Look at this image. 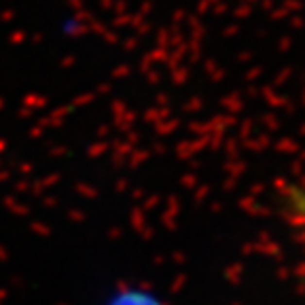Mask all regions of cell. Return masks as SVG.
Segmentation results:
<instances>
[{
	"instance_id": "cell-1",
	"label": "cell",
	"mask_w": 305,
	"mask_h": 305,
	"mask_svg": "<svg viewBox=\"0 0 305 305\" xmlns=\"http://www.w3.org/2000/svg\"><path fill=\"white\" fill-rule=\"evenodd\" d=\"M286 203L292 210V214L297 219L305 220V189H299V186H288L286 189Z\"/></svg>"
}]
</instances>
